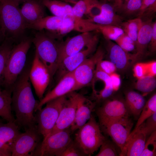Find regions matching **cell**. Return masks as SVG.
<instances>
[{"mask_svg": "<svg viewBox=\"0 0 156 156\" xmlns=\"http://www.w3.org/2000/svg\"><path fill=\"white\" fill-rule=\"evenodd\" d=\"M79 94L74 91L67 95L57 122L48 135L70 127L75 118Z\"/></svg>", "mask_w": 156, "mask_h": 156, "instance_id": "13", "label": "cell"}, {"mask_svg": "<svg viewBox=\"0 0 156 156\" xmlns=\"http://www.w3.org/2000/svg\"><path fill=\"white\" fill-rule=\"evenodd\" d=\"M60 0V1H65V2H67V3H70V2L68 1V0Z\"/></svg>", "mask_w": 156, "mask_h": 156, "instance_id": "51", "label": "cell"}, {"mask_svg": "<svg viewBox=\"0 0 156 156\" xmlns=\"http://www.w3.org/2000/svg\"><path fill=\"white\" fill-rule=\"evenodd\" d=\"M133 71L134 76L138 79L146 75L144 63H136L134 66Z\"/></svg>", "mask_w": 156, "mask_h": 156, "instance_id": "41", "label": "cell"}, {"mask_svg": "<svg viewBox=\"0 0 156 156\" xmlns=\"http://www.w3.org/2000/svg\"><path fill=\"white\" fill-rule=\"evenodd\" d=\"M96 68L109 75L115 72L117 69L116 66L111 61L103 60V59L98 61Z\"/></svg>", "mask_w": 156, "mask_h": 156, "instance_id": "39", "label": "cell"}, {"mask_svg": "<svg viewBox=\"0 0 156 156\" xmlns=\"http://www.w3.org/2000/svg\"><path fill=\"white\" fill-rule=\"evenodd\" d=\"M0 156H4V155L1 152H0Z\"/></svg>", "mask_w": 156, "mask_h": 156, "instance_id": "52", "label": "cell"}, {"mask_svg": "<svg viewBox=\"0 0 156 156\" xmlns=\"http://www.w3.org/2000/svg\"><path fill=\"white\" fill-rule=\"evenodd\" d=\"M156 112V94L155 93L146 102L132 131L136 130L147 118Z\"/></svg>", "mask_w": 156, "mask_h": 156, "instance_id": "30", "label": "cell"}, {"mask_svg": "<svg viewBox=\"0 0 156 156\" xmlns=\"http://www.w3.org/2000/svg\"><path fill=\"white\" fill-rule=\"evenodd\" d=\"M71 133L69 128L48 135L40 142L33 155L58 156L72 140Z\"/></svg>", "mask_w": 156, "mask_h": 156, "instance_id": "8", "label": "cell"}, {"mask_svg": "<svg viewBox=\"0 0 156 156\" xmlns=\"http://www.w3.org/2000/svg\"><path fill=\"white\" fill-rule=\"evenodd\" d=\"M39 59L50 73L51 79L55 74L59 65L60 42L39 31L32 40Z\"/></svg>", "mask_w": 156, "mask_h": 156, "instance_id": "3", "label": "cell"}, {"mask_svg": "<svg viewBox=\"0 0 156 156\" xmlns=\"http://www.w3.org/2000/svg\"><path fill=\"white\" fill-rule=\"evenodd\" d=\"M32 42L29 38L22 40L14 46L5 68L2 85L12 90L13 86L25 67L27 54Z\"/></svg>", "mask_w": 156, "mask_h": 156, "instance_id": "4", "label": "cell"}, {"mask_svg": "<svg viewBox=\"0 0 156 156\" xmlns=\"http://www.w3.org/2000/svg\"><path fill=\"white\" fill-rule=\"evenodd\" d=\"M111 78L112 86L114 92L117 91L119 88L121 84V80L120 75L114 73L109 75Z\"/></svg>", "mask_w": 156, "mask_h": 156, "instance_id": "43", "label": "cell"}, {"mask_svg": "<svg viewBox=\"0 0 156 156\" xmlns=\"http://www.w3.org/2000/svg\"><path fill=\"white\" fill-rule=\"evenodd\" d=\"M94 77L103 82L105 85L104 88L113 90L111 79L109 75L96 68Z\"/></svg>", "mask_w": 156, "mask_h": 156, "instance_id": "40", "label": "cell"}, {"mask_svg": "<svg viewBox=\"0 0 156 156\" xmlns=\"http://www.w3.org/2000/svg\"><path fill=\"white\" fill-rule=\"evenodd\" d=\"M30 68L25 67L12 88L11 107L14 112L15 123L25 130L36 127L34 112L39 101L35 98L29 77Z\"/></svg>", "mask_w": 156, "mask_h": 156, "instance_id": "1", "label": "cell"}, {"mask_svg": "<svg viewBox=\"0 0 156 156\" xmlns=\"http://www.w3.org/2000/svg\"><path fill=\"white\" fill-rule=\"evenodd\" d=\"M19 4L21 3H23L27 0H15Z\"/></svg>", "mask_w": 156, "mask_h": 156, "instance_id": "49", "label": "cell"}, {"mask_svg": "<svg viewBox=\"0 0 156 156\" xmlns=\"http://www.w3.org/2000/svg\"><path fill=\"white\" fill-rule=\"evenodd\" d=\"M70 3L74 4L79 0H67Z\"/></svg>", "mask_w": 156, "mask_h": 156, "instance_id": "48", "label": "cell"}, {"mask_svg": "<svg viewBox=\"0 0 156 156\" xmlns=\"http://www.w3.org/2000/svg\"><path fill=\"white\" fill-rule=\"evenodd\" d=\"M0 121H2V120L1 119H0Z\"/></svg>", "mask_w": 156, "mask_h": 156, "instance_id": "53", "label": "cell"}, {"mask_svg": "<svg viewBox=\"0 0 156 156\" xmlns=\"http://www.w3.org/2000/svg\"><path fill=\"white\" fill-rule=\"evenodd\" d=\"M77 143L72 140L58 156H86Z\"/></svg>", "mask_w": 156, "mask_h": 156, "instance_id": "37", "label": "cell"}, {"mask_svg": "<svg viewBox=\"0 0 156 156\" xmlns=\"http://www.w3.org/2000/svg\"><path fill=\"white\" fill-rule=\"evenodd\" d=\"M153 24L151 19L142 21L135 43V52L131 55V64L140 60L146 55L152 34Z\"/></svg>", "mask_w": 156, "mask_h": 156, "instance_id": "17", "label": "cell"}, {"mask_svg": "<svg viewBox=\"0 0 156 156\" xmlns=\"http://www.w3.org/2000/svg\"><path fill=\"white\" fill-rule=\"evenodd\" d=\"M116 144L113 141L105 138L96 156H116L120 155Z\"/></svg>", "mask_w": 156, "mask_h": 156, "instance_id": "33", "label": "cell"}, {"mask_svg": "<svg viewBox=\"0 0 156 156\" xmlns=\"http://www.w3.org/2000/svg\"><path fill=\"white\" fill-rule=\"evenodd\" d=\"M147 136L156 131V112L147 118L141 125Z\"/></svg>", "mask_w": 156, "mask_h": 156, "instance_id": "38", "label": "cell"}, {"mask_svg": "<svg viewBox=\"0 0 156 156\" xmlns=\"http://www.w3.org/2000/svg\"><path fill=\"white\" fill-rule=\"evenodd\" d=\"M156 5V0H142V5L138 15L140 18L148 8Z\"/></svg>", "mask_w": 156, "mask_h": 156, "instance_id": "42", "label": "cell"}, {"mask_svg": "<svg viewBox=\"0 0 156 156\" xmlns=\"http://www.w3.org/2000/svg\"><path fill=\"white\" fill-rule=\"evenodd\" d=\"M146 75L155 77L156 75V62L152 61L144 63Z\"/></svg>", "mask_w": 156, "mask_h": 156, "instance_id": "44", "label": "cell"}, {"mask_svg": "<svg viewBox=\"0 0 156 156\" xmlns=\"http://www.w3.org/2000/svg\"><path fill=\"white\" fill-rule=\"evenodd\" d=\"M96 113L100 124L130 115L125 100L118 98L106 101L97 109Z\"/></svg>", "mask_w": 156, "mask_h": 156, "instance_id": "15", "label": "cell"}, {"mask_svg": "<svg viewBox=\"0 0 156 156\" xmlns=\"http://www.w3.org/2000/svg\"><path fill=\"white\" fill-rule=\"evenodd\" d=\"M142 23V20L138 17L122 22L120 26L124 32L135 42V45Z\"/></svg>", "mask_w": 156, "mask_h": 156, "instance_id": "29", "label": "cell"}, {"mask_svg": "<svg viewBox=\"0 0 156 156\" xmlns=\"http://www.w3.org/2000/svg\"><path fill=\"white\" fill-rule=\"evenodd\" d=\"M13 40L11 38H5L0 45V86L2 84L9 57L14 46Z\"/></svg>", "mask_w": 156, "mask_h": 156, "instance_id": "27", "label": "cell"}, {"mask_svg": "<svg viewBox=\"0 0 156 156\" xmlns=\"http://www.w3.org/2000/svg\"><path fill=\"white\" fill-rule=\"evenodd\" d=\"M94 31L81 33L69 38L64 41L60 42L59 65L64 58L79 52L87 45L96 34Z\"/></svg>", "mask_w": 156, "mask_h": 156, "instance_id": "14", "label": "cell"}, {"mask_svg": "<svg viewBox=\"0 0 156 156\" xmlns=\"http://www.w3.org/2000/svg\"><path fill=\"white\" fill-rule=\"evenodd\" d=\"M156 155V131L146 139L140 156H154Z\"/></svg>", "mask_w": 156, "mask_h": 156, "instance_id": "35", "label": "cell"}, {"mask_svg": "<svg viewBox=\"0 0 156 156\" xmlns=\"http://www.w3.org/2000/svg\"><path fill=\"white\" fill-rule=\"evenodd\" d=\"M40 1L53 15L62 17H68L74 16L73 7L68 3L57 0Z\"/></svg>", "mask_w": 156, "mask_h": 156, "instance_id": "25", "label": "cell"}, {"mask_svg": "<svg viewBox=\"0 0 156 156\" xmlns=\"http://www.w3.org/2000/svg\"><path fill=\"white\" fill-rule=\"evenodd\" d=\"M104 1H108V2H112L113 1L114 2L115 0H103Z\"/></svg>", "mask_w": 156, "mask_h": 156, "instance_id": "50", "label": "cell"}, {"mask_svg": "<svg viewBox=\"0 0 156 156\" xmlns=\"http://www.w3.org/2000/svg\"><path fill=\"white\" fill-rule=\"evenodd\" d=\"M40 135L36 127L29 128L24 133H21L12 145L11 156H33L40 143Z\"/></svg>", "mask_w": 156, "mask_h": 156, "instance_id": "10", "label": "cell"}, {"mask_svg": "<svg viewBox=\"0 0 156 156\" xmlns=\"http://www.w3.org/2000/svg\"><path fill=\"white\" fill-rule=\"evenodd\" d=\"M98 30L105 39L115 41L124 32L121 27L112 25H100Z\"/></svg>", "mask_w": 156, "mask_h": 156, "instance_id": "32", "label": "cell"}, {"mask_svg": "<svg viewBox=\"0 0 156 156\" xmlns=\"http://www.w3.org/2000/svg\"><path fill=\"white\" fill-rule=\"evenodd\" d=\"M115 41L118 45L127 53L135 49V42L124 32Z\"/></svg>", "mask_w": 156, "mask_h": 156, "instance_id": "36", "label": "cell"}, {"mask_svg": "<svg viewBox=\"0 0 156 156\" xmlns=\"http://www.w3.org/2000/svg\"><path fill=\"white\" fill-rule=\"evenodd\" d=\"M101 2L99 0H79L73 7V15L82 18L85 15H90Z\"/></svg>", "mask_w": 156, "mask_h": 156, "instance_id": "28", "label": "cell"}, {"mask_svg": "<svg viewBox=\"0 0 156 156\" xmlns=\"http://www.w3.org/2000/svg\"><path fill=\"white\" fill-rule=\"evenodd\" d=\"M142 5V0H129L118 11L124 15L129 16L138 13Z\"/></svg>", "mask_w": 156, "mask_h": 156, "instance_id": "34", "label": "cell"}, {"mask_svg": "<svg viewBox=\"0 0 156 156\" xmlns=\"http://www.w3.org/2000/svg\"><path fill=\"white\" fill-rule=\"evenodd\" d=\"M104 55L103 49L99 47L93 55L86 59L73 72L76 90L87 86L93 80L97 63Z\"/></svg>", "mask_w": 156, "mask_h": 156, "instance_id": "9", "label": "cell"}, {"mask_svg": "<svg viewBox=\"0 0 156 156\" xmlns=\"http://www.w3.org/2000/svg\"><path fill=\"white\" fill-rule=\"evenodd\" d=\"M95 104V103L79 94L75 118L70 128L72 132L77 130L89 120Z\"/></svg>", "mask_w": 156, "mask_h": 156, "instance_id": "20", "label": "cell"}, {"mask_svg": "<svg viewBox=\"0 0 156 156\" xmlns=\"http://www.w3.org/2000/svg\"><path fill=\"white\" fill-rule=\"evenodd\" d=\"M19 5L15 0H0V29L5 38L14 40L26 29Z\"/></svg>", "mask_w": 156, "mask_h": 156, "instance_id": "2", "label": "cell"}, {"mask_svg": "<svg viewBox=\"0 0 156 156\" xmlns=\"http://www.w3.org/2000/svg\"><path fill=\"white\" fill-rule=\"evenodd\" d=\"M19 129L15 122H0V152L4 156H11L12 146L21 133Z\"/></svg>", "mask_w": 156, "mask_h": 156, "instance_id": "18", "label": "cell"}, {"mask_svg": "<svg viewBox=\"0 0 156 156\" xmlns=\"http://www.w3.org/2000/svg\"><path fill=\"white\" fill-rule=\"evenodd\" d=\"M66 98L67 95L52 100L46 103L44 108L36 111L35 118L37 130L44 139L55 126Z\"/></svg>", "mask_w": 156, "mask_h": 156, "instance_id": "6", "label": "cell"}, {"mask_svg": "<svg viewBox=\"0 0 156 156\" xmlns=\"http://www.w3.org/2000/svg\"><path fill=\"white\" fill-rule=\"evenodd\" d=\"M153 31L149 44L151 51L152 53L155 52L156 50V22L153 24Z\"/></svg>", "mask_w": 156, "mask_h": 156, "instance_id": "45", "label": "cell"}, {"mask_svg": "<svg viewBox=\"0 0 156 156\" xmlns=\"http://www.w3.org/2000/svg\"><path fill=\"white\" fill-rule=\"evenodd\" d=\"M97 8L99 13L90 17L88 19L90 21L99 25H112L120 27L122 22V18L116 14L113 5L101 2Z\"/></svg>", "mask_w": 156, "mask_h": 156, "instance_id": "21", "label": "cell"}, {"mask_svg": "<svg viewBox=\"0 0 156 156\" xmlns=\"http://www.w3.org/2000/svg\"><path fill=\"white\" fill-rule=\"evenodd\" d=\"M76 90L75 82L72 72L61 78L56 86L40 101L36 111L41 108L47 102Z\"/></svg>", "mask_w": 156, "mask_h": 156, "instance_id": "16", "label": "cell"}, {"mask_svg": "<svg viewBox=\"0 0 156 156\" xmlns=\"http://www.w3.org/2000/svg\"><path fill=\"white\" fill-rule=\"evenodd\" d=\"M125 101L129 114L138 119L146 102L143 95L129 91L125 94Z\"/></svg>", "mask_w": 156, "mask_h": 156, "instance_id": "24", "label": "cell"}, {"mask_svg": "<svg viewBox=\"0 0 156 156\" xmlns=\"http://www.w3.org/2000/svg\"><path fill=\"white\" fill-rule=\"evenodd\" d=\"M44 7L40 0H27L23 3L20 10L26 28L27 25L45 16Z\"/></svg>", "mask_w": 156, "mask_h": 156, "instance_id": "22", "label": "cell"}, {"mask_svg": "<svg viewBox=\"0 0 156 156\" xmlns=\"http://www.w3.org/2000/svg\"><path fill=\"white\" fill-rule=\"evenodd\" d=\"M5 38L0 29V45L2 43Z\"/></svg>", "mask_w": 156, "mask_h": 156, "instance_id": "47", "label": "cell"}, {"mask_svg": "<svg viewBox=\"0 0 156 156\" xmlns=\"http://www.w3.org/2000/svg\"><path fill=\"white\" fill-rule=\"evenodd\" d=\"M129 0H115L113 7L115 11H118Z\"/></svg>", "mask_w": 156, "mask_h": 156, "instance_id": "46", "label": "cell"}, {"mask_svg": "<svg viewBox=\"0 0 156 156\" xmlns=\"http://www.w3.org/2000/svg\"><path fill=\"white\" fill-rule=\"evenodd\" d=\"M135 88L146 95L153 91L156 87L155 77L145 75L138 79L135 84Z\"/></svg>", "mask_w": 156, "mask_h": 156, "instance_id": "31", "label": "cell"}, {"mask_svg": "<svg viewBox=\"0 0 156 156\" xmlns=\"http://www.w3.org/2000/svg\"><path fill=\"white\" fill-rule=\"evenodd\" d=\"M147 136L140 125L131 133L120 155L140 156L144 149Z\"/></svg>", "mask_w": 156, "mask_h": 156, "instance_id": "19", "label": "cell"}, {"mask_svg": "<svg viewBox=\"0 0 156 156\" xmlns=\"http://www.w3.org/2000/svg\"><path fill=\"white\" fill-rule=\"evenodd\" d=\"M77 130L74 140L86 156L93 154L99 149L106 138L92 114L89 120Z\"/></svg>", "mask_w": 156, "mask_h": 156, "instance_id": "5", "label": "cell"}, {"mask_svg": "<svg viewBox=\"0 0 156 156\" xmlns=\"http://www.w3.org/2000/svg\"><path fill=\"white\" fill-rule=\"evenodd\" d=\"M129 116L111 120L99 125L101 130L111 138L119 148L120 153L127 142L133 126V122Z\"/></svg>", "mask_w": 156, "mask_h": 156, "instance_id": "7", "label": "cell"}, {"mask_svg": "<svg viewBox=\"0 0 156 156\" xmlns=\"http://www.w3.org/2000/svg\"><path fill=\"white\" fill-rule=\"evenodd\" d=\"M29 77L36 94L40 101L48 87L51 77L49 70L39 59L35 52Z\"/></svg>", "mask_w": 156, "mask_h": 156, "instance_id": "12", "label": "cell"}, {"mask_svg": "<svg viewBox=\"0 0 156 156\" xmlns=\"http://www.w3.org/2000/svg\"><path fill=\"white\" fill-rule=\"evenodd\" d=\"M12 90H0V117L7 122H15L11 107Z\"/></svg>", "mask_w": 156, "mask_h": 156, "instance_id": "26", "label": "cell"}, {"mask_svg": "<svg viewBox=\"0 0 156 156\" xmlns=\"http://www.w3.org/2000/svg\"><path fill=\"white\" fill-rule=\"evenodd\" d=\"M107 40L110 61L115 65L117 69L122 70L127 69L131 64V54L125 51L116 43Z\"/></svg>", "mask_w": 156, "mask_h": 156, "instance_id": "23", "label": "cell"}, {"mask_svg": "<svg viewBox=\"0 0 156 156\" xmlns=\"http://www.w3.org/2000/svg\"><path fill=\"white\" fill-rule=\"evenodd\" d=\"M99 41L96 34L93 40L84 48L73 55L64 58L59 65L56 74L59 80L66 74L73 72L95 50Z\"/></svg>", "mask_w": 156, "mask_h": 156, "instance_id": "11", "label": "cell"}]
</instances>
